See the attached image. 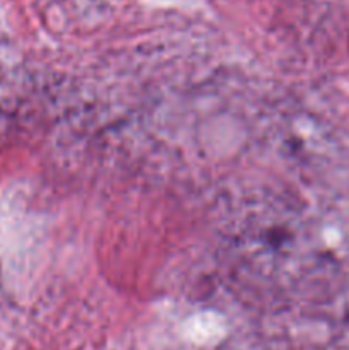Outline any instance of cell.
I'll use <instances>...</instances> for the list:
<instances>
[{
	"mask_svg": "<svg viewBox=\"0 0 349 350\" xmlns=\"http://www.w3.org/2000/svg\"><path fill=\"white\" fill-rule=\"evenodd\" d=\"M190 335L198 340H205L209 337H214L216 332L219 330V318L212 313L197 314L187 323Z\"/></svg>",
	"mask_w": 349,
	"mask_h": 350,
	"instance_id": "cell-1",
	"label": "cell"
}]
</instances>
